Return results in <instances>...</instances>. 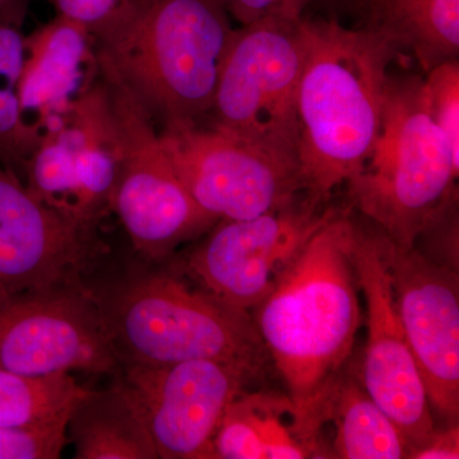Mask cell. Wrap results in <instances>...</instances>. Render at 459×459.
Masks as SVG:
<instances>
[{
	"label": "cell",
	"mask_w": 459,
	"mask_h": 459,
	"mask_svg": "<svg viewBox=\"0 0 459 459\" xmlns=\"http://www.w3.org/2000/svg\"><path fill=\"white\" fill-rule=\"evenodd\" d=\"M356 230L350 211L337 210L253 309L263 346L300 406L325 401L361 327Z\"/></svg>",
	"instance_id": "1"
},
{
	"label": "cell",
	"mask_w": 459,
	"mask_h": 459,
	"mask_svg": "<svg viewBox=\"0 0 459 459\" xmlns=\"http://www.w3.org/2000/svg\"><path fill=\"white\" fill-rule=\"evenodd\" d=\"M298 161L304 195L325 205L360 170L382 124L389 65L400 53L376 33L303 18Z\"/></svg>",
	"instance_id": "2"
},
{
	"label": "cell",
	"mask_w": 459,
	"mask_h": 459,
	"mask_svg": "<svg viewBox=\"0 0 459 459\" xmlns=\"http://www.w3.org/2000/svg\"><path fill=\"white\" fill-rule=\"evenodd\" d=\"M235 30L225 0H131L93 36L100 71L165 126L210 113Z\"/></svg>",
	"instance_id": "3"
},
{
	"label": "cell",
	"mask_w": 459,
	"mask_h": 459,
	"mask_svg": "<svg viewBox=\"0 0 459 459\" xmlns=\"http://www.w3.org/2000/svg\"><path fill=\"white\" fill-rule=\"evenodd\" d=\"M459 160L428 110L421 77H389L382 124L369 157L347 181L352 207L402 249L415 247L457 193Z\"/></svg>",
	"instance_id": "4"
},
{
	"label": "cell",
	"mask_w": 459,
	"mask_h": 459,
	"mask_svg": "<svg viewBox=\"0 0 459 459\" xmlns=\"http://www.w3.org/2000/svg\"><path fill=\"white\" fill-rule=\"evenodd\" d=\"M98 300L119 367L202 359L264 361L267 351L250 312L177 274H142Z\"/></svg>",
	"instance_id": "5"
},
{
	"label": "cell",
	"mask_w": 459,
	"mask_h": 459,
	"mask_svg": "<svg viewBox=\"0 0 459 459\" xmlns=\"http://www.w3.org/2000/svg\"><path fill=\"white\" fill-rule=\"evenodd\" d=\"M304 56L303 18H264L235 30L208 113L210 126L299 169Z\"/></svg>",
	"instance_id": "6"
},
{
	"label": "cell",
	"mask_w": 459,
	"mask_h": 459,
	"mask_svg": "<svg viewBox=\"0 0 459 459\" xmlns=\"http://www.w3.org/2000/svg\"><path fill=\"white\" fill-rule=\"evenodd\" d=\"M120 144V169L111 211L134 249L161 261L216 225L193 199L166 155L155 120L119 81L101 74Z\"/></svg>",
	"instance_id": "7"
},
{
	"label": "cell",
	"mask_w": 459,
	"mask_h": 459,
	"mask_svg": "<svg viewBox=\"0 0 459 459\" xmlns=\"http://www.w3.org/2000/svg\"><path fill=\"white\" fill-rule=\"evenodd\" d=\"M264 361L202 359L126 365L115 383L140 413L160 459H214L213 437L226 409Z\"/></svg>",
	"instance_id": "8"
},
{
	"label": "cell",
	"mask_w": 459,
	"mask_h": 459,
	"mask_svg": "<svg viewBox=\"0 0 459 459\" xmlns=\"http://www.w3.org/2000/svg\"><path fill=\"white\" fill-rule=\"evenodd\" d=\"M336 212L304 195L255 219L220 220L190 253L186 273L222 303L250 312Z\"/></svg>",
	"instance_id": "9"
},
{
	"label": "cell",
	"mask_w": 459,
	"mask_h": 459,
	"mask_svg": "<svg viewBox=\"0 0 459 459\" xmlns=\"http://www.w3.org/2000/svg\"><path fill=\"white\" fill-rule=\"evenodd\" d=\"M119 369L98 296L82 283L0 298V370L48 377Z\"/></svg>",
	"instance_id": "10"
},
{
	"label": "cell",
	"mask_w": 459,
	"mask_h": 459,
	"mask_svg": "<svg viewBox=\"0 0 459 459\" xmlns=\"http://www.w3.org/2000/svg\"><path fill=\"white\" fill-rule=\"evenodd\" d=\"M166 155L193 199L217 220H249L304 193L294 165L198 123L165 126Z\"/></svg>",
	"instance_id": "11"
},
{
	"label": "cell",
	"mask_w": 459,
	"mask_h": 459,
	"mask_svg": "<svg viewBox=\"0 0 459 459\" xmlns=\"http://www.w3.org/2000/svg\"><path fill=\"white\" fill-rule=\"evenodd\" d=\"M379 231L398 316L431 410L446 424H458V270L433 261L418 247L402 249Z\"/></svg>",
	"instance_id": "12"
},
{
	"label": "cell",
	"mask_w": 459,
	"mask_h": 459,
	"mask_svg": "<svg viewBox=\"0 0 459 459\" xmlns=\"http://www.w3.org/2000/svg\"><path fill=\"white\" fill-rule=\"evenodd\" d=\"M353 263L367 304L368 340L361 383L401 429L412 453L434 433L433 412L398 316L379 229L368 231L358 223Z\"/></svg>",
	"instance_id": "13"
},
{
	"label": "cell",
	"mask_w": 459,
	"mask_h": 459,
	"mask_svg": "<svg viewBox=\"0 0 459 459\" xmlns=\"http://www.w3.org/2000/svg\"><path fill=\"white\" fill-rule=\"evenodd\" d=\"M92 238L0 166V298L82 283Z\"/></svg>",
	"instance_id": "14"
},
{
	"label": "cell",
	"mask_w": 459,
	"mask_h": 459,
	"mask_svg": "<svg viewBox=\"0 0 459 459\" xmlns=\"http://www.w3.org/2000/svg\"><path fill=\"white\" fill-rule=\"evenodd\" d=\"M100 74L95 36L81 23L57 14L26 36L20 104L33 146L65 126L75 105L98 84Z\"/></svg>",
	"instance_id": "15"
},
{
	"label": "cell",
	"mask_w": 459,
	"mask_h": 459,
	"mask_svg": "<svg viewBox=\"0 0 459 459\" xmlns=\"http://www.w3.org/2000/svg\"><path fill=\"white\" fill-rule=\"evenodd\" d=\"M325 401L304 407L289 394H238L213 437L214 459L331 458L323 444Z\"/></svg>",
	"instance_id": "16"
},
{
	"label": "cell",
	"mask_w": 459,
	"mask_h": 459,
	"mask_svg": "<svg viewBox=\"0 0 459 459\" xmlns=\"http://www.w3.org/2000/svg\"><path fill=\"white\" fill-rule=\"evenodd\" d=\"M362 29L411 51L425 74L459 54V0H356Z\"/></svg>",
	"instance_id": "17"
},
{
	"label": "cell",
	"mask_w": 459,
	"mask_h": 459,
	"mask_svg": "<svg viewBox=\"0 0 459 459\" xmlns=\"http://www.w3.org/2000/svg\"><path fill=\"white\" fill-rule=\"evenodd\" d=\"M66 435L77 459H159L143 420L117 385L86 389L69 413Z\"/></svg>",
	"instance_id": "18"
},
{
	"label": "cell",
	"mask_w": 459,
	"mask_h": 459,
	"mask_svg": "<svg viewBox=\"0 0 459 459\" xmlns=\"http://www.w3.org/2000/svg\"><path fill=\"white\" fill-rule=\"evenodd\" d=\"M325 424L334 427L332 458H409L411 446L394 420L356 377L338 374L325 401Z\"/></svg>",
	"instance_id": "19"
},
{
	"label": "cell",
	"mask_w": 459,
	"mask_h": 459,
	"mask_svg": "<svg viewBox=\"0 0 459 459\" xmlns=\"http://www.w3.org/2000/svg\"><path fill=\"white\" fill-rule=\"evenodd\" d=\"M22 16V7H13V0L0 8V160L8 169L14 165L23 170L35 146L21 114L20 83L26 59Z\"/></svg>",
	"instance_id": "20"
},
{
	"label": "cell",
	"mask_w": 459,
	"mask_h": 459,
	"mask_svg": "<svg viewBox=\"0 0 459 459\" xmlns=\"http://www.w3.org/2000/svg\"><path fill=\"white\" fill-rule=\"evenodd\" d=\"M84 392L69 373L26 377L0 370V428L69 418Z\"/></svg>",
	"instance_id": "21"
},
{
	"label": "cell",
	"mask_w": 459,
	"mask_h": 459,
	"mask_svg": "<svg viewBox=\"0 0 459 459\" xmlns=\"http://www.w3.org/2000/svg\"><path fill=\"white\" fill-rule=\"evenodd\" d=\"M424 93L428 110L459 160V62L449 59L427 72Z\"/></svg>",
	"instance_id": "22"
},
{
	"label": "cell",
	"mask_w": 459,
	"mask_h": 459,
	"mask_svg": "<svg viewBox=\"0 0 459 459\" xmlns=\"http://www.w3.org/2000/svg\"><path fill=\"white\" fill-rule=\"evenodd\" d=\"M68 419L0 428V459H57L68 443Z\"/></svg>",
	"instance_id": "23"
},
{
	"label": "cell",
	"mask_w": 459,
	"mask_h": 459,
	"mask_svg": "<svg viewBox=\"0 0 459 459\" xmlns=\"http://www.w3.org/2000/svg\"><path fill=\"white\" fill-rule=\"evenodd\" d=\"M307 3L309 0H225L230 16L241 26L270 17L301 20Z\"/></svg>",
	"instance_id": "24"
},
{
	"label": "cell",
	"mask_w": 459,
	"mask_h": 459,
	"mask_svg": "<svg viewBox=\"0 0 459 459\" xmlns=\"http://www.w3.org/2000/svg\"><path fill=\"white\" fill-rule=\"evenodd\" d=\"M57 14L95 33L131 0H49Z\"/></svg>",
	"instance_id": "25"
},
{
	"label": "cell",
	"mask_w": 459,
	"mask_h": 459,
	"mask_svg": "<svg viewBox=\"0 0 459 459\" xmlns=\"http://www.w3.org/2000/svg\"><path fill=\"white\" fill-rule=\"evenodd\" d=\"M413 459H458L459 428L458 424L448 425L443 430H437L429 437L424 446L411 453Z\"/></svg>",
	"instance_id": "26"
},
{
	"label": "cell",
	"mask_w": 459,
	"mask_h": 459,
	"mask_svg": "<svg viewBox=\"0 0 459 459\" xmlns=\"http://www.w3.org/2000/svg\"><path fill=\"white\" fill-rule=\"evenodd\" d=\"M9 0H0V8H2L3 5L7 4Z\"/></svg>",
	"instance_id": "27"
}]
</instances>
